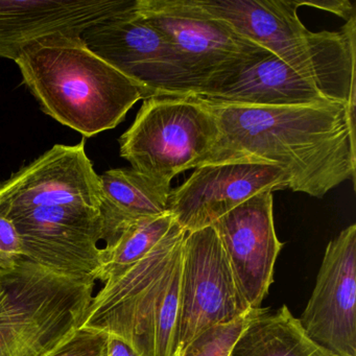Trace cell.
I'll return each mask as SVG.
<instances>
[{
	"label": "cell",
	"mask_w": 356,
	"mask_h": 356,
	"mask_svg": "<svg viewBox=\"0 0 356 356\" xmlns=\"http://www.w3.org/2000/svg\"><path fill=\"white\" fill-rule=\"evenodd\" d=\"M226 252L237 285L253 309L260 308L282 249L275 231L273 191L253 195L212 225Z\"/></svg>",
	"instance_id": "5bb4252c"
},
{
	"label": "cell",
	"mask_w": 356,
	"mask_h": 356,
	"mask_svg": "<svg viewBox=\"0 0 356 356\" xmlns=\"http://www.w3.org/2000/svg\"><path fill=\"white\" fill-rule=\"evenodd\" d=\"M306 334L334 356H356V225L327 245L299 318Z\"/></svg>",
	"instance_id": "7c38bea8"
},
{
	"label": "cell",
	"mask_w": 356,
	"mask_h": 356,
	"mask_svg": "<svg viewBox=\"0 0 356 356\" xmlns=\"http://www.w3.org/2000/svg\"><path fill=\"white\" fill-rule=\"evenodd\" d=\"M304 78L331 102L356 105V17L337 32H312L298 16L296 0H199Z\"/></svg>",
	"instance_id": "3957f363"
},
{
	"label": "cell",
	"mask_w": 356,
	"mask_h": 356,
	"mask_svg": "<svg viewBox=\"0 0 356 356\" xmlns=\"http://www.w3.org/2000/svg\"><path fill=\"white\" fill-rule=\"evenodd\" d=\"M230 356H334L314 343L287 306L254 309Z\"/></svg>",
	"instance_id": "ac0fdd59"
},
{
	"label": "cell",
	"mask_w": 356,
	"mask_h": 356,
	"mask_svg": "<svg viewBox=\"0 0 356 356\" xmlns=\"http://www.w3.org/2000/svg\"><path fill=\"white\" fill-rule=\"evenodd\" d=\"M254 309L228 324L204 331L191 341L178 356H230L233 347L251 318Z\"/></svg>",
	"instance_id": "ffe728a7"
},
{
	"label": "cell",
	"mask_w": 356,
	"mask_h": 356,
	"mask_svg": "<svg viewBox=\"0 0 356 356\" xmlns=\"http://www.w3.org/2000/svg\"><path fill=\"white\" fill-rule=\"evenodd\" d=\"M252 309L237 285L216 229L210 226L185 233L180 279V351L207 329L233 322Z\"/></svg>",
	"instance_id": "9c48e42d"
},
{
	"label": "cell",
	"mask_w": 356,
	"mask_h": 356,
	"mask_svg": "<svg viewBox=\"0 0 356 356\" xmlns=\"http://www.w3.org/2000/svg\"><path fill=\"white\" fill-rule=\"evenodd\" d=\"M298 7L316 8L329 13L335 14L339 17L343 18L346 22L351 18L356 17L355 8L350 3L349 0H321V1H306V0H296Z\"/></svg>",
	"instance_id": "603a6c76"
},
{
	"label": "cell",
	"mask_w": 356,
	"mask_h": 356,
	"mask_svg": "<svg viewBox=\"0 0 356 356\" xmlns=\"http://www.w3.org/2000/svg\"><path fill=\"white\" fill-rule=\"evenodd\" d=\"M137 0L82 33L87 47L124 76L140 85L147 97H182L193 84L180 58L136 9Z\"/></svg>",
	"instance_id": "ba28073f"
},
{
	"label": "cell",
	"mask_w": 356,
	"mask_h": 356,
	"mask_svg": "<svg viewBox=\"0 0 356 356\" xmlns=\"http://www.w3.org/2000/svg\"><path fill=\"white\" fill-rule=\"evenodd\" d=\"M101 184L86 153L85 139L56 145L0 182V214L14 216L41 207L85 205L101 208Z\"/></svg>",
	"instance_id": "8fae6325"
},
{
	"label": "cell",
	"mask_w": 356,
	"mask_h": 356,
	"mask_svg": "<svg viewBox=\"0 0 356 356\" xmlns=\"http://www.w3.org/2000/svg\"><path fill=\"white\" fill-rule=\"evenodd\" d=\"M197 97L259 107L318 105L331 102L312 81L273 54Z\"/></svg>",
	"instance_id": "2e32d148"
},
{
	"label": "cell",
	"mask_w": 356,
	"mask_h": 356,
	"mask_svg": "<svg viewBox=\"0 0 356 356\" xmlns=\"http://www.w3.org/2000/svg\"><path fill=\"white\" fill-rule=\"evenodd\" d=\"M193 97L211 113L220 131L202 166L277 165L286 174L289 189L314 197L345 181L355 182V108L335 102L259 107Z\"/></svg>",
	"instance_id": "6da1fadb"
},
{
	"label": "cell",
	"mask_w": 356,
	"mask_h": 356,
	"mask_svg": "<svg viewBox=\"0 0 356 356\" xmlns=\"http://www.w3.org/2000/svg\"><path fill=\"white\" fill-rule=\"evenodd\" d=\"M41 110L85 138L122 124L145 89L93 53L81 35L35 41L15 60Z\"/></svg>",
	"instance_id": "7a4b0ae2"
},
{
	"label": "cell",
	"mask_w": 356,
	"mask_h": 356,
	"mask_svg": "<svg viewBox=\"0 0 356 356\" xmlns=\"http://www.w3.org/2000/svg\"><path fill=\"white\" fill-rule=\"evenodd\" d=\"M172 214L143 218L128 225L101 252V266L95 280L106 281L122 273L152 251L174 226Z\"/></svg>",
	"instance_id": "d6986e66"
},
{
	"label": "cell",
	"mask_w": 356,
	"mask_h": 356,
	"mask_svg": "<svg viewBox=\"0 0 356 356\" xmlns=\"http://www.w3.org/2000/svg\"><path fill=\"white\" fill-rule=\"evenodd\" d=\"M289 188L282 168L270 164L232 162L195 168L172 189L168 212L186 232L212 226L225 214L261 191Z\"/></svg>",
	"instance_id": "4fadbf2b"
},
{
	"label": "cell",
	"mask_w": 356,
	"mask_h": 356,
	"mask_svg": "<svg viewBox=\"0 0 356 356\" xmlns=\"http://www.w3.org/2000/svg\"><path fill=\"white\" fill-rule=\"evenodd\" d=\"M137 11L170 43L193 84L203 95L270 55L199 0H137Z\"/></svg>",
	"instance_id": "5b68a950"
},
{
	"label": "cell",
	"mask_w": 356,
	"mask_h": 356,
	"mask_svg": "<svg viewBox=\"0 0 356 356\" xmlns=\"http://www.w3.org/2000/svg\"><path fill=\"white\" fill-rule=\"evenodd\" d=\"M22 258L24 248L15 225L0 214V270L14 268Z\"/></svg>",
	"instance_id": "7402d4cb"
},
{
	"label": "cell",
	"mask_w": 356,
	"mask_h": 356,
	"mask_svg": "<svg viewBox=\"0 0 356 356\" xmlns=\"http://www.w3.org/2000/svg\"><path fill=\"white\" fill-rule=\"evenodd\" d=\"M106 356H139L128 343L115 335L109 334Z\"/></svg>",
	"instance_id": "cb8c5ba5"
},
{
	"label": "cell",
	"mask_w": 356,
	"mask_h": 356,
	"mask_svg": "<svg viewBox=\"0 0 356 356\" xmlns=\"http://www.w3.org/2000/svg\"><path fill=\"white\" fill-rule=\"evenodd\" d=\"M109 334L90 328H79L49 356H106Z\"/></svg>",
	"instance_id": "44dd1931"
},
{
	"label": "cell",
	"mask_w": 356,
	"mask_h": 356,
	"mask_svg": "<svg viewBox=\"0 0 356 356\" xmlns=\"http://www.w3.org/2000/svg\"><path fill=\"white\" fill-rule=\"evenodd\" d=\"M103 241L110 245L128 225L168 212L170 185L136 170L113 168L99 175Z\"/></svg>",
	"instance_id": "e0dca14e"
},
{
	"label": "cell",
	"mask_w": 356,
	"mask_h": 356,
	"mask_svg": "<svg viewBox=\"0 0 356 356\" xmlns=\"http://www.w3.org/2000/svg\"><path fill=\"white\" fill-rule=\"evenodd\" d=\"M185 233L175 222L168 234L145 257L103 283L80 328L115 335L139 356H155L156 322L182 258Z\"/></svg>",
	"instance_id": "52a82bcc"
},
{
	"label": "cell",
	"mask_w": 356,
	"mask_h": 356,
	"mask_svg": "<svg viewBox=\"0 0 356 356\" xmlns=\"http://www.w3.org/2000/svg\"><path fill=\"white\" fill-rule=\"evenodd\" d=\"M0 345L8 356H49L81 327L97 281L57 274L26 258L0 270Z\"/></svg>",
	"instance_id": "277c9868"
},
{
	"label": "cell",
	"mask_w": 356,
	"mask_h": 356,
	"mask_svg": "<svg viewBox=\"0 0 356 356\" xmlns=\"http://www.w3.org/2000/svg\"><path fill=\"white\" fill-rule=\"evenodd\" d=\"M218 136L216 120L199 99L163 95L143 99L118 143L133 170L170 185L181 172L202 166Z\"/></svg>",
	"instance_id": "8992f818"
},
{
	"label": "cell",
	"mask_w": 356,
	"mask_h": 356,
	"mask_svg": "<svg viewBox=\"0 0 356 356\" xmlns=\"http://www.w3.org/2000/svg\"><path fill=\"white\" fill-rule=\"evenodd\" d=\"M132 0H0V58L15 61L35 41L84 31Z\"/></svg>",
	"instance_id": "9a60e30c"
},
{
	"label": "cell",
	"mask_w": 356,
	"mask_h": 356,
	"mask_svg": "<svg viewBox=\"0 0 356 356\" xmlns=\"http://www.w3.org/2000/svg\"><path fill=\"white\" fill-rule=\"evenodd\" d=\"M0 356H8V354L6 353L5 349L1 347V345H0Z\"/></svg>",
	"instance_id": "d4e9b609"
},
{
	"label": "cell",
	"mask_w": 356,
	"mask_h": 356,
	"mask_svg": "<svg viewBox=\"0 0 356 356\" xmlns=\"http://www.w3.org/2000/svg\"><path fill=\"white\" fill-rule=\"evenodd\" d=\"M3 285H1V280H0V299H1V297H3Z\"/></svg>",
	"instance_id": "484cf974"
},
{
	"label": "cell",
	"mask_w": 356,
	"mask_h": 356,
	"mask_svg": "<svg viewBox=\"0 0 356 356\" xmlns=\"http://www.w3.org/2000/svg\"><path fill=\"white\" fill-rule=\"evenodd\" d=\"M24 258L57 274L95 280L101 266V212L85 205L31 210L11 218ZM97 281V280H95Z\"/></svg>",
	"instance_id": "30bf717a"
}]
</instances>
